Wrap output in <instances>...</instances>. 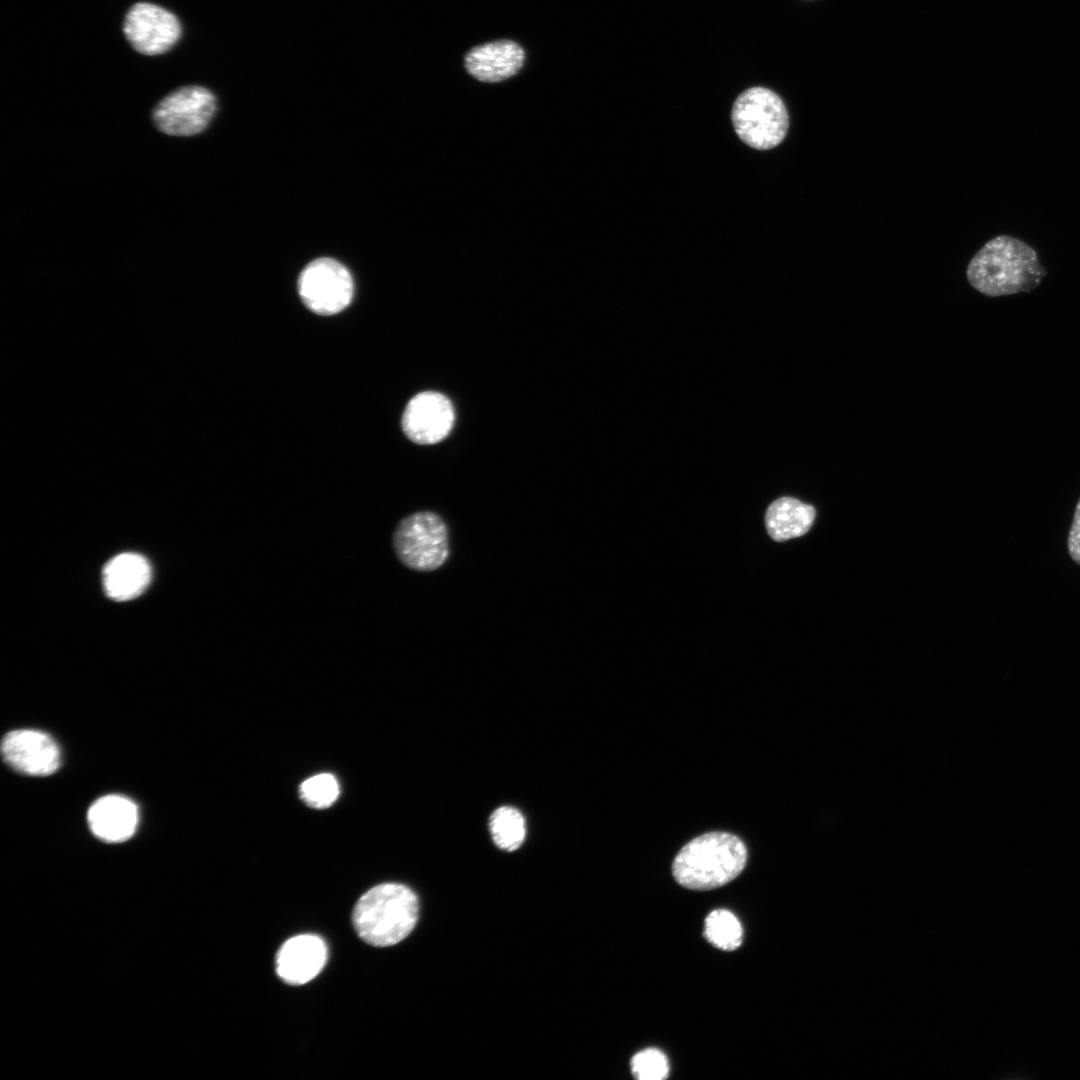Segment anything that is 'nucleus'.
Instances as JSON below:
<instances>
[{"label": "nucleus", "instance_id": "nucleus-12", "mask_svg": "<svg viewBox=\"0 0 1080 1080\" xmlns=\"http://www.w3.org/2000/svg\"><path fill=\"white\" fill-rule=\"evenodd\" d=\"M524 51L511 40H499L473 48L465 57L467 71L477 80L499 82L516 74Z\"/></svg>", "mask_w": 1080, "mask_h": 1080}, {"label": "nucleus", "instance_id": "nucleus-15", "mask_svg": "<svg viewBox=\"0 0 1080 1080\" xmlns=\"http://www.w3.org/2000/svg\"><path fill=\"white\" fill-rule=\"evenodd\" d=\"M815 515L813 506L792 497H781L768 507L765 525L769 536L781 542L807 533Z\"/></svg>", "mask_w": 1080, "mask_h": 1080}, {"label": "nucleus", "instance_id": "nucleus-8", "mask_svg": "<svg viewBox=\"0 0 1080 1080\" xmlns=\"http://www.w3.org/2000/svg\"><path fill=\"white\" fill-rule=\"evenodd\" d=\"M123 32L130 45L144 55H159L179 40L181 25L170 11L147 2L134 4L127 12Z\"/></svg>", "mask_w": 1080, "mask_h": 1080}, {"label": "nucleus", "instance_id": "nucleus-17", "mask_svg": "<svg viewBox=\"0 0 1080 1080\" xmlns=\"http://www.w3.org/2000/svg\"><path fill=\"white\" fill-rule=\"evenodd\" d=\"M704 936L714 947L733 951L741 945L743 930L732 912L717 909L710 912L705 919Z\"/></svg>", "mask_w": 1080, "mask_h": 1080}, {"label": "nucleus", "instance_id": "nucleus-18", "mask_svg": "<svg viewBox=\"0 0 1080 1080\" xmlns=\"http://www.w3.org/2000/svg\"><path fill=\"white\" fill-rule=\"evenodd\" d=\"M339 794V786L335 777L323 773L312 776L300 786L302 800L314 808H326L332 805Z\"/></svg>", "mask_w": 1080, "mask_h": 1080}, {"label": "nucleus", "instance_id": "nucleus-6", "mask_svg": "<svg viewBox=\"0 0 1080 1080\" xmlns=\"http://www.w3.org/2000/svg\"><path fill=\"white\" fill-rule=\"evenodd\" d=\"M217 109L215 95L202 86H184L162 98L152 111L156 128L170 136L188 137L203 132Z\"/></svg>", "mask_w": 1080, "mask_h": 1080}, {"label": "nucleus", "instance_id": "nucleus-11", "mask_svg": "<svg viewBox=\"0 0 1080 1080\" xmlns=\"http://www.w3.org/2000/svg\"><path fill=\"white\" fill-rule=\"evenodd\" d=\"M327 960L322 938L304 934L288 939L276 955V972L286 983L301 985L315 978Z\"/></svg>", "mask_w": 1080, "mask_h": 1080}, {"label": "nucleus", "instance_id": "nucleus-16", "mask_svg": "<svg viewBox=\"0 0 1080 1080\" xmlns=\"http://www.w3.org/2000/svg\"><path fill=\"white\" fill-rule=\"evenodd\" d=\"M489 826L492 838L500 849L513 851L524 841V818L515 808L500 807L495 810L490 817Z\"/></svg>", "mask_w": 1080, "mask_h": 1080}, {"label": "nucleus", "instance_id": "nucleus-9", "mask_svg": "<svg viewBox=\"0 0 1080 1080\" xmlns=\"http://www.w3.org/2000/svg\"><path fill=\"white\" fill-rule=\"evenodd\" d=\"M1 751L4 761L23 774L50 775L60 766L58 745L41 731H11L2 739Z\"/></svg>", "mask_w": 1080, "mask_h": 1080}, {"label": "nucleus", "instance_id": "nucleus-20", "mask_svg": "<svg viewBox=\"0 0 1080 1080\" xmlns=\"http://www.w3.org/2000/svg\"><path fill=\"white\" fill-rule=\"evenodd\" d=\"M1068 553L1072 560L1080 565V499L1076 505L1072 524L1067 539Z\"/></svg>", "mask_w": 1080, "mask_h": 1080}, {"label": "nucleus", "instance_id": "nucleus-1", "mask_svg": "<svg viewBox=\"0 0 1080 1080\" xmlns=\"http://www.w3.org/2000/svg\"><path fill=\"white\" fill-rule=\"evenodd\" d=\"M969 283L986 296L1030 292L1046 276L1036 251L1024 241L1000 235L989 240L967 267Z\"/></svg>", "mask_w": 1080, "mask_h": 1080}, {"label": "nucleus", "instance_id": "nucleus-2", "mask_svg": "<svg viewBox=\"0 0 1080 1080\" xmlns=\"http://www.w3.org/2000/svg\"><path fill=\"white\" fill-rule=\"evenodd\" d=\"M747 849L728 832H709L688 842L676 855L672 873L678 884L691 890H711L736 878L744 869Z\"/></svg>", "mask_w": 1080, "mask_h": 1080}, {"label": "nucleus", "instance_id": "nucleus-4", "mask_svg": "<svg viewBox=\"0 0 1080 1080\" xmlns=\"http://www.w3.org/2000/svg\"><path fill=\"white\" fill-rule=\"evenodd\" d=\"M731 120L738 137L757 150H769L779 145L789 127V116L783 100L766 87H751L735 100Z\"/></svg>", "mask_w": 1080, "mask_h": 1080}, {"label": "nucleus", "instance_id": "nucleus-19", "mask_svg": "<svg viewBox=\"0 0 1080 1080\" xmlns=\"http://www.w3.org/2000/svg\"><path fill=\"white\" fill-rule=\"evenodd\" d=\"M631 1070L639 1080H663L668 1077L669 1063L662 1051L647 1048L632 1057Z\"/></svg>", "mask_w": 1080, "mask_h": 1080}, {"label": "nucleus", "instance_id": "nucleus-7", "mask_svg": "<svg viewBox=\"0 0 1080 1080\" xmlns=\"http://www.w3.org/2000/svg\"><path fill=\"white\" fill-rule=\"evenodd\" d=\"M353 280L348 269L331 258L310 262L298 279V292L312 312L330 316L344 310L353 296Z\"/></svg>", "mask_w": 1080, "mask_h": 1080}, {"label": "nucleus", "instance_id": "nucleus-14", "mask_svg": "<svg viewBox=\"0 0 1080 1080\" xmlns=\"http://www.w3.org/2000/svg\"><path fill=\"white\" fill-rule=\"evenodd\" d=\"M150 580L151 567L148 561L136 553L119 554L103 569L106 594L115 601L136 598L146 589Z\"/></svg>", "mask_w": 1080, "mask_h": 1080}, {"label": "nucleus", "instance_id": "nucleus-10", "mask_svg": "<svg viewBox=\"0 0 1080 1080\" xmlns=\"http://www.w3.org/2000/svg\"><path fill=\"white\" fill-rule=\"evenodd\" d=\"M454 409L450 400L438 392H422L407 404L402 429L413 442L429 445L443 440L452 429Z\"/></svg>", "mask_w": 1080, "mask_h": 1080}, {"label": "nucleus", "instance_id": "nucleus-5", "mask_svg": "<svg viewBox=\"0 0 1080 1080\" xmlns=\"http://www.w3.org/2000/svg\"><path fill=\"white\" fill-rule=\"evenodd\" d=\"M398 560L407 568L430 572L443 566L450 553L445 521L435 512L419 511L401 519L392 535Z\"/></svg>", "mask_w": 1080, "mask_h": 1080}, {"label": "nucleus", "instance_id": "nucleus-13", "mask_svg": "<svg viewBox=\"0 0 1080 1080\" xmlns=\"http://www.w3.org/2000/svg\"><path fill=\"white\" fill-rule=\"evenodd\" d=\"M88 823L92 832L103 841H125L135 832L137 806L120 795L104 796L89 808Z\"/></svg>", "mask_w": 1080, "mask_h": 1080}, {"label": "nucleus", "instance_id": "nucleus-3", "mask_svg": "<svg viewBox=\"0 0 1080 1080\" xmlns=\"http://www.w3.org/2000/svg\"><path fill=\"white\" fill-rule=\"evenodd\" d=\"M418 899L407 886L385 883L371 888L357 901L353 925L359 937L376 947L397 944L413 930Z\"/></svg>", "mask_w": 1080, "mask_h": 1080}]
</instances>
